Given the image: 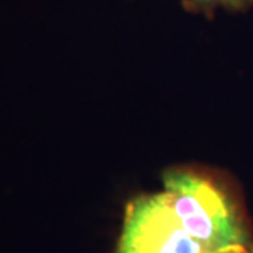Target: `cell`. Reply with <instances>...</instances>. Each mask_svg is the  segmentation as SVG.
I'll use <instances>...</instances> for the list:
<instances>
[{
	"instance_id": "cell-2",
	"label": "cell",
	"mask_w": 253,
	"mask_h": 253,
	"mask_svg": "<svg viewBox=\"0 0 253 253\" xmlns=\"http://www.w3.org/2000/svg\"><path fill=\"white\" fill-rule=\"evenodd\" d=\"M117 253H206L186 232L165 191L131 200Z\"/></svg>"
},
{
	"instance_id": "cell-4",
	"label": "cell",
	"mask_w": 253,
	"mask_h": 253,
	"mask_svg": "<svg viewBox=\"0 0 253 253\" xmlns=\"http://www.w3.org/2000/svg\"><path fill=\"white\" fill-rule=\"evenodd\" d=\"M218 253H253V245L252 246H242V248H232V249H226V251Z\"/></svg>"
},
{
	"instance_id": "cell-1",
	"label": "cell",
	"mask_w": 253,
	"mask_h": 253,
	"mask_svg": "<svg viewBox=\"0 0 253 253\" xmlns=\"http://www.w3.org/2000/svg\"><path fill=\"white\" fill-rule=\"evenodd\" d=\"M163 186L181 226L206 253L253 245L242 211L215 183L193 172L170 170Z\"/></svg>"
},
{
	"instance_id": "cell-3",
	"label": "cell",
	"mask_w": 253,
	"mask_h": 253,
	"mask_svg": "<svg viewBox=\"0 0 253 253\" xmlns=\"http://www.w3.org/2000/svg\"><path fill=\"white\" fill-rule=\"evenodd\" d=\"M194 6L201 9H214V7H225V9L242 10L249 7L253 0H191Z\"/></svg>"
}]
</instances>
